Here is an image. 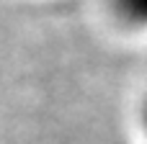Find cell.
Masks as SVG:
<instances>
[{"label": "cell", "mask_w": 147, "mask_h": 144, "mask_svg": "<svg viewBox=\"0 0 147 144\" xmlns=\"http://www.w3.org/2000/svg\"><path fill=\"white\" fill-rule=\"evenodd\" d=\"M114 13L132 23V26H147V0H111Z\"/></svg>", "instance_id": "1"}, {"label": "cell", "mask_w": 147, "mask_h": 144, "mask_svg": "<svg viewBox=\"0 0 147 144\" xmlns=\"http://www.w3.org/2000/svg\"><path fill=\"white\" fill-rule=\"evenodd\" d=\"M142 131H145V137H147V100H145V106H142Z\"/></svg>", "instance_id": "2"}]
</instances>
